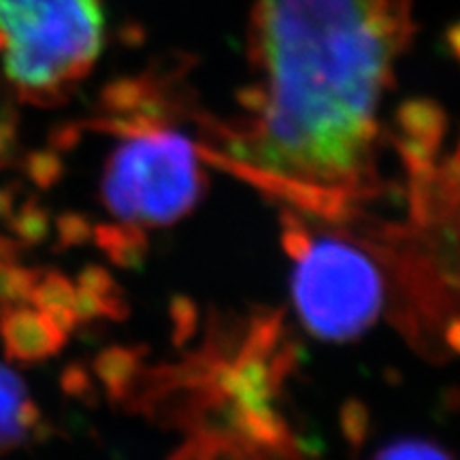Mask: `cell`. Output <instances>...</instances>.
<instances>
[{
	"instance_id": "cell-6",
	"label": "cell",
	"mask_w": 460,
	"mask_h": 460,
	"mask_svg": "<svg viewBox=\"0 0 460 460\" xmlns=\"http://www.w3.org/2000/svg\"><path fill=\"white\" fill-rule=\"evenodd\" d=\"M41 427V410L28 396L24 382L0 365V452L13 450Z\"/></svg>"
},
{
	"instance_id": "cell-3",
	"label": "cell",
	"mask_w": 460,
	"mask_h": 460,
	"mask_svg": "<svg viewBox=\"0 0 460 460\" xmlns=\"http://www.w3.org/2000/svg\"><path fill=\"white\" fill-rule=\"evenodd\" d=\"M102 45V0H0V66L24 102L66 101Z\"/></svg>"
},
{
	"instance_id": "cell-13",
	"label": "cell",
	"mask_w": 460,
	"mask_h": 460,
	"mask_svg": "<svg viewBox=\"0 0 460 460\" xmlns=\"http://www.w3.org/2000/svg\"><path fill=\"white\" fill-rule=\"evenodd\" d=\"M450 45H452V49L456 51V56L460 58V24H456L450 31Z\"/></svg>"
},
{
	"instance_id": "cell-8",
	"label": "cell",
	"mask_w": 460,
	"mask_h": 460,
	"mask_svg": "<svg viewBox=\"0 0 460 460\" xmlns=\"http://www.w3.org/2000/svg\"><path fill=\"white\" fill-rule=\"evenodd\" d=\"M9 226L15 233V237L24 243H41L49 234V214L41 205L26 203L15 216L9 217Z\"/></svg>"
},
{
	"instance_id": "cell-12",
	"label": "cell",
	"mask_w": 460,
	"mask_h": 460,
	"mask_svg": "<svg viewBox=\"0 0 460 460\" xmlns=\"http://www.w3.org/2000/svg\"><path fill=\"white\" fill-rule=\"evenodd\" d=\"M15 209V194L13 190L0 188V220H9Z\"/></svg>"
},
{
	"instance_id": "cell-5",
	"label": "cell",
	"mask_w": 460,
	"mask_h": 460,
	"mask_svg": "<svg viewBox=\"0 0 460 460\" xmlns=\"http://www.w3.org/2000/svg\"><path fill=\"white\" fill-rule=\"evenodd\" d=\"M4 356L22 365L43 362L65 348L68 335L48 314L32 305L7 307L0 314Z\"/></svg>"
},
{
	"instance_id": "cell-14",
	"label": "cell",
	"mask_w": 460,
	"mask_h": 460,
	"mask_svg": "<svg viewBox=\"0 0 460 460\" xmlns=\"http://www.w3.org/2000/svg\"><path fill=\"white\" fill-rule=\"evenodd\" d=\"M180 460H205V456H200L197 452H188L186 458H180Z\"/></svg>"
},
{
	"instance_id": "cell-11",
	"label": "cell",
	"mask_w": 460,
	"mask_h": 460,
	"mask_svg": "<svg viewBox=\"0 0 460 460\" xmlns=\"http://www.w3.org/2000/svg\"><path fill=\"white\" fill-rule=\"evenodd\" d=\"M13 143H15L13 124L3 122V119H0V158L9 156L11 149H13Z\"/></svg>"
},
{
	"instance_id": "cell-9",
	"label": "cell",
	"mask_w": 460,
	"mask_h": 460,
	"mask_svg": "<svg viewBox=\"0 0 460 460\" xmlns=\"http://www.w3.org/2000/svg\"><path fill=\"white\" fill-rule=\"evenodd\" d=\"M26 175L31 177V181L39 188H51L60 180L62 175V163L56 156V152H32L28 154L24 163Z\"/></svg>"
},
{
	"instance_id": "cell-2",
	"label": "cell",
	"mask_w": 460,
	"mask_h": 460,
	"mask_svg": "<svg viewBox=\"0 0 460 460\" xmlns=\"http://www.w3.org/2000/svg\"><path fill=\"white\" fill-rule=\"evenodd\" d=\"M171 105L156 79H130L102 96L94 128L118 143L105 160L102 203L132 233L186 217L205 192L199 147L169 119Z\"/></svg>"
},
{
	"instance_id": "cell-7",
	"label": "cell",
	"mask_w": 460,
	"mask_h": 460,
	"mask_svg": "<svg viewBox=\"0 0 460 460\" xmlns=\"http://www.w3.org/2000/svg\"><path fill=\"white\" fill-rule=\"evenodd\" d=\"M373 460H454L444 447L422 437H399L376 452Z\"/></svg>"
},
{
	"instance_id": "cell-10",
	"label": "cell",
	"mask_w": 460,
	"mask_h": 460,
	"mask_svg": "<svg viewBox=\"0 0 460 460\" xmlns=\"http://www.w3.org/2000/svg\"><path fill=\"white\" fill-rule=\"evenodd\" d=\"M58 234H60L62 243L65 245L82 243V241L88 239V224L84 222V217L66 214L58 217Z\"/></svg>"
},
{
	"instance_id": "cell-1",
	"label": "cell",
	"mask_w": 460,
	"mask_h": 460,
	"mask_svg": "<svg viewBox=\"0 0 460 460\" xmlns=\"http://www.w3.org/2000/svg\"><path fill=\"white\" fill-rule=\"evenodd\" d=\"M413 32L410 0H256L254 82L224 137L230 156L314 203L369 190L379 111Z\"/></svg>"
},
{
	"instance_id": "cell-4",
	"label": "cell",
	"mask_w": 460,
	"mask_h": 460,
	"mask_svg": "<svg viewBox=\"0 0 460 460\" xmlns=\"http://www.w3.org/2000/svg\"><path fill=\"white\" fill-rule=\"evenodd\" d=\"M292 258V303L305 329L322 341H354L376 324L386 301L382 273L352 241L284 222Z\"/></svg>"
}]
</instances>
